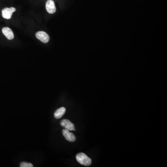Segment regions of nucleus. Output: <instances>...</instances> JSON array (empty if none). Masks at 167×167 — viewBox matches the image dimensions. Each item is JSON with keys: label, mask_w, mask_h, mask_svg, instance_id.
<instances>
[{"label": "nucleus", "mask_w": 167, "mask_h": 167, "mask_svg": "<svg viewBox=\"0 0 167 167\" xmlns=\"http://www.w3.org/2000/svg\"><path fill=\"white\" fill-rule=\"evenodd\" d=\"M62 134L65 139L69 142H74L76 139L75 135L73 133L70 132L69 130L67 129L62 130Z\"/></svg>", "instance_id": "4"}, {"label": "nucleus", "mask_w": 167, "mask_h": 167, "mask_svg": "<svg viewBox=\"0 0 167 167\" xmlns=\"http://www.w3.org/2000/svg\"><path fill=\"white\" fill-rule=\"evenodd\" d=\"M21 167H33L34 165L31 163L27 162H22L20 164Z\"/></svg>", "instance_id": "9"}, {"label": "nucleus", "mask_w": 167, "mask_h": 167, "mask_svg": "<svg viewBox=\"0 0 167 167\" xmlns=\"http://www.w3.org/2000/svg\"><path fill=\"white\" fill-rule=\"evenodd\" d=\"M36 37L39 40L44 43H46L49 41L50 38L48 34L45 32H38L36 34Z\"/></svg>", "instance_id": "3"}, {"label": "nucleus", "mask_w": 167, "mask_h": 167, "mask_svg": "<svg viewBox=\"0 0 167 167\" xmlns=\"http://www.w3.org/2000/svg\"><path fill=\"white\" fill-rule=\"evenodd\" d=\"M16 11L15 7H11L10 8L6 7L2 11V16L3 18L6 19H10L13 13Z\"/></svg>", "instance_id": "2"}, {"label": "nucleus", "mask_w": 167, "mask_h": 167, "mask_svg": "<svg viewBox=\"0 0 167 167\" xmlns=\"http://www.w3.org/2000/svg\"><path fill=\"white\" fill-rule=\"evenodd\" d=\"M61 126L67 129L69 131H75V126L74 124L72 123L68 119H64L61 122Z\"/></svg>", "instance_id": "5"}, {"label": "nucleus", "mask_w": 167, "mask_h": 167, "mask_svg": "<svg viewBox=\"0 0 167 167\" xmlns=\"http://www.w3.org/2000/svg\"><path fill=\"white\" fill-rule=\"evenodd\" d=\"M66 111V109L64 107H62L56 110L54 114V116L56 119H61L64 115Z\"/></svg>", "instance_id": "8"}, {"label": "nucleus", "mask_w": 167, "mask_h": 167, "mask_svg": "<svg viewBox=\"0 0 167 167\" xmlns=\"http://www.w3.org/2000/svg\"><path fill=\"white\" fill-rule=\"evenodd\" d=\"M2 32L4 35L6 37L7 39L11 40L13 39L14 34L12 30L10 28H7V27L3 28Z\"/></svg>", "instance_id": "7"}, {"label": "nucleus", "mask_w": 167, "mask_h": 167, "mask_svg": "<svg viewBox=\"0 0 167 167\" xmlns=\"http://www.w3.org/2000/svg\"><path fill=\"white\" fill-rule=\"evenodd\" d=\"M77 162L85 166H89L92 162V159L84 153H78L76 156Z\"/></svg>", "instance_id": "1"}, {"label": "nucleus", "mask_w": 167, "mask_h": 167, "mask_svg": "<svg viewBox=\"0 0 167 167\" xmlns=\"http://www.w3.org/2000/svg\"><path fill=\"white\" fill-rule=\"evenodd\" d=\"M46 7L48 13L53 14L56 12L55 5L53 0H48L46 3Z\"/></svg>", "instance_id": "6"}]
</instances>
